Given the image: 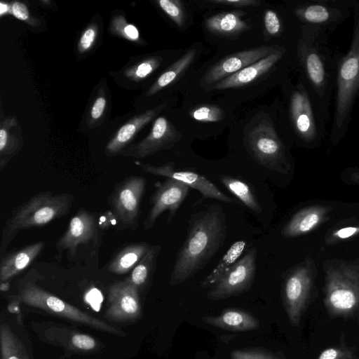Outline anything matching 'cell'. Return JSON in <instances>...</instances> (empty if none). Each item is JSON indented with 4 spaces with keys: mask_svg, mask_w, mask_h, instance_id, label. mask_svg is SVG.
Instances as JSON below:
<instances>
[{
    "mask_svg": "<svg viewBox=\"0 0 359 359\" xmlns=\"http://www.w3.org/2000/svg\"><path fill=\"white\" fill-rule=\"evenodd\" d=\"M189 114L194 119L201 122H217L224 118V111L220 107L210 104L194 108Z\"/></svg>",
    "mask_w": 359,
    "mask_h": 359,
    "instance_id": "obj_33",
    "label": "cell"
},
{
    "mask_svg": "<svg viewBox=\"0 0 359 359\" xmlns=\"http://www.w3.org/2000/svg\"><path fill=\"white\" fill-rule=\"evenodd\" d=\"M210 2L233 6H258L260 1L256 0H210Z\"/></svg>",
    "mask_w": 359,
    "mask_h": 359,
    "instance_id": "obj_41",
    "label": "cell"
},
{
    "mask_svg": "<svg viewBox=\"0 0 359 359\" xmlns=\"http://www.w3.org/2000/svg\"><path fill=\"white\" fill-rule=\"evenodd\" d=\"M31 324L42 341L61 347L69 353H90L101 348L97 339L65 325L49 321H33Z\"/></svg>",
    "mask_w": 359,
    "mask_h": 359,
    "instance_id": "obj_11",
    "label": "cell"
},
{
    "mask_svg": "<svg viewBox=\"0 0 359 359\" xmlns=\"http://www.w3.org/2000/svg\"><path fill=\"white\" fill-rule=\"evenodd\" d=\"M245 144L249 153L260 165L281 173L290 170L286 146L271 120L262 118L253 125L246 135Z\"/></svg>",
    "mask_w": 359,
    "mask_h": 359,
    "instance_id": "obj_8",
    "label": "cell"
},
{
    "mask_svg": "<svg viewBox=\"0 0 359 359\" xmlns=\"http://www.w3.org/2000/svg\"><path fill=\"white\" fill-rule=\"evenodd\" d=\"M106 106V99L102 97H98L94 102L90 115L93 119H98L103 114Z\"/></svg>",
    "mask_w": 359,
    "mask_h": 359,
    "instance_id": "obj_42",
    "label": "cell"
},
{
    "mask_svg": "<svg viewBox=\"0 0 359 359\" xmlns=\"http://www.w3.org/2000/svg\"><path fill=\"white\" fill-rule=\"evenodd\" d=\"M219 179L223 185L249 209L256 213L262 211L257 198L245 182L226 175H219Z\"/></svg>",
    "mask_w": 359,
    "mask_h": 359,
    "instance_id": "obj_30",
    "label": "cell"
},
{
    "mask_svg": "<svg viewBox=\"0 0 359 359\" xmlns=\"http://www.w3.org/2000/svg\"><path fill=\"white\" fill-rule=\"evenodd\" d=\"M161 63L158 57H150L133 68L127 73L128 77L133 80L139 81L143 79L157 69Z\"/></svg>",
    "mask_w": 359,
    "mask_h": 359,
    "instance_id": "obj_36",
    "label": "cell"
},
{
    "mask_svg": "<svg viewBox=\"0 0 359 359\" xmlns=\"http://www.w3.org/2000/svg\"><path fill=\"white\" fill-rule=\"evenodd\" d=\"M145 185L144 178L133 176L119 183L112 192L110 206L114 215L123 224L133 225L137 222Z\"/></svg>",
    "mask_w": 359,
    "mask_h": 359,
    "instance_id": "obj_13",
    "label": "cell"
},
{
    "mask_svg": "<svg viewBox=\"0 0 359 359\" xmlns=\"http://www.w3.org/2000/svg\"><path fill=\"white\" fill-rule=\"evenodd\" d=\"M240 11L222 13L208 18L205 25L210 32L222 35H233L244 31L248 27L241 19Z\"/></svg>",
    "mask_w": 359,
    "mask_h": 359,
    "instance_id": "obj_28",
    "label": "cell"
},
{
    "mask_svg": "<svg viewBox=\"0 0 359 359\" xmlns=\"http://www.w3.org/2000/svg\"><path fill=\"white\" fill-rule=\"evenodd\" d=\"M202 320L211 326L233 332L254 330L259 326L257 318L248 311L237 308L226 309L219 315L205 316Z\"/></svg>",
    "mask_w": 359,
    "mask_h": 359,
    "instance_id": "obj_24",
    "label": "cell"
},
{
    "mask_svg": "<svg viewBox=\"0 0 359 359\" xmlns=\"http://www.w3.org/2000/svg\"><path fill=\"white\" fill-rule=\"evenodd\" d=\"M0 13L1 15H4V13H6L7 11H8V6L6 4H4V3H1L0 4Z\"/></svg>",
    "mask_w": 359,
    "mask_h": 359,
    "instance_id": "obj_46",
    "label": "cell"
},
{
    "mask_svg": "<svg viewBox=\"0 0 359 359\" xmlns=\"http://www.w3.org/2000/svg\"><path fill=\"white\" fill-rule=\"evenodd\" d=\"M324 304L330 315L348 317L359 309V266L338 261L326 267Z\"/></svg>",
    "mask_w": 359,
    "mask_h": 359,
    "instance_id": "obj_5",
    "label": "cell"
},
{
    "mask_svg": "<svg viewBox=\"0 0 359 359\" xmlns=\"http://www.w3.org/2000/svg\"><path fill=\"white\" fill-rule=\"evenodd\" d=\"M17 299L27 306L43 310L52 315L99 331L121 337L126 336V333L121 328L92 316L35 284L29 283L21 286Z\"/></svg>",
    "mask_w": 359,
    "mask_h": 359,
    "instance_id": "obj_7",
    "label": "cell"
},
{
    "mask_svg": "<svg viewBox=\"0 0 359 359\" xmlns=\"http://www.w3.org/2000/svg\"><path fill=\"white\" fill-rule=\"evenodd\" d=\"M160 8L180 27H182L185 20V12L182 1L179 0H159Z\"/></svg>",
    "mask_w": 359,
    "mask_h": 359,
    "instance_id": "obj_34",
    "label": "cell"
},
{
    "mask_svg": "<svg viewBox=\"0 0 359 359\" xmlns=\"http://www.w3.org/2000/svg\"><path fill=\"white\" fill-rule=\"evenodd\" d=\"M353 30L346 53H336V81L334 111L330 131L332 145L339 143L346 134L355 102L359 96V0L353 10Z\"/></svg>",
    "mask_w": 359,
    "mask_h": 359,
    "instance_id": "obj_3",
    "label": "cell"
},
{
    "mask_svg": "<svg viewBox=\"0 0 359 359\" xmlns=\"http://www.w3.org/2000/svg\"><path fill=\"white\" fill-rule=\"evenodd\" d=\"M98 235L97 220L93 213L81 208L69 221L65 233L56 243L60 252L67 251L74 257L81 245L95 241Z\"/></svg>",
    "mask_w": 359,
    "mask_h": 359,
    "instance_id": "obj_18",
    "label": "cell"
},
{
    "mask_svg": "<svg viewBox=\"0 0 359 359\" xmlns=\"http://www.w3.org/2000/svg\"><path fill=\"white\" fill-rule=\"evenodd\" d=\"M97 32L95 27H88L81 36L79 48L81 52L86 51L93 46L96 38Z\"/></svg>",
    "mask_w": 359,
    "mask_h": 359,
    "instance_id": "obj_40",
    "label": "cell"
},
{
    "mask_svg": "<svg viewBox=\"0 0 359 359\" xmlns=\"http://www.w3.org/2000/svg\"><path fill=\"white\" fill-rule=\"evenodd\" d=\"M189 189L190 187L184 183L172 178L159 183L151 197L152 206L144 222V230L151 229L159 215L167 210L169 211L167 222H171Z\"/></svg>",
    "mask_w": 359,
    "mask_h": 359,
    "instance_id": "obj_15",
    "label": "cell"
},
{
    "mask_svg": "<svg viewBox=\"0 0 359 359\" xmlns=\"http://www.w3.org/2000/svg\"><path fill=\"white\" fill-rule=\"evenodd\" d=\"M257 250L252 248L240 259L207 293L210 300L238 295L250 288L256 274Z\"/></svg>",
    "mask_w": 359,
    "mask_h": 359,
    "instance_id": "obj_12",
    "label": "cell"
},
{
    "mask_svg": "<svg viewBox=\"0 0 359 359\" xmlns=\"http://www.w3.org/2000/svg\"><path fill=\"white\" fill-rule=\"evenodd\" d=\"M160 250L161 247L159 245L151 246L144 256L133 268L130 277L126 278L139 290L147 283Z\"/></svg>",
    "mask_w": 359,
    "mask_h": 359,
    "instance_id": "obj_31",
    "label": "cell"
},
{
    "mask_svg": "<svg viewBox=\"0 0 359 359\" xmlns=\"http://www.w3.org/2000/svg\"><path fill=\"white\" fill-rule=\"evenodd\" d=\"M196 54V50L191 49L171 65L149 88L147 95H152L175 81L191 64Z\"/></svg>",
    "mask_w": 359,
    "mask_h": 359,
    "instance_id": "obj_29",
    "label": "cell"
},
{
    "mask_svg": "<svg viewBox=\"0 0 359 359\" xmlns=\"http://www.w3.org/2000/svg\"><path fill=\"white\" fill-rule=\"evenodd\" d=\"M355 353L351 348L341 345L323 350L316 359H356Z\"/></svg>",
    "mask_w": 359,
    "mask_h": 359,
    "instance_id": "obj_38",
    "label": "cell"
},
{
    "mask_svg": "<svg viewBox=\"0 0 359 359\" xmlns=\"http://www.w3.org/2000/svg\"><path fill=\"white\" fill-rule=\"evenodd\" d=\"M359 235V225H348L336 229L325 238L327 244L332 245Z\"/></svg>",
    "mask_w": 359,
    "mask_h": 359,
    "instance_id": "obj_37",
    "label": "cell"
},
{
    "mask_svg": "<svg viewBox=\"0 0 359 359\" xmlns=\"http://www.w3.org/2000/svg\"><path fill=\"white\" fill-rule=\"evenodd\" d=\"M226 230V215L220 206L212 205L192 215L176 255L170 285L180 284L203 269L223 246Z\"/></svg>",
    "mask_w": 359,
    "mask_h": 359,
    "instance_id": "obj_1",
    "label": "cell"
},
{
    "mask_svg": "<svg viewBox=\"0 0 359 359\" xmlns=\"http://www.w3.org/2000/svg\"><path fill=\"white\" fill-rule=\"evenodd\" d=\"M165 107V104H163L149 109L135 116L123 125L114 137L107 144L105 147L106 155L112 156L121 154L135 135L155 118Z\"/></svg>",
    "mask_w": 359,
    "mask_h": 359,
    "instance_id": "obj_22",
    "label": "cell"
},
{
    "mask_svg": "<svg viewBox=\"0 0 359 359\" xmlns=\"http://www.w3.org/2000/svg\"><path fill=\"white\" fill-rule=\"evenodd\" d=\"M289 116L295 137L304 146H318L326 133L327 118L300 76L289 93Z\"/></svg>",
    "mask_w": 359,
    "mask_h": 359,
    "instance_id": "obj_6",
    "label": "cell"
},
{
    "mask_svg": "<svg viewBox=\"0 0 359 359\" xmlns=\"http://www.w3.org/2000/svg\"><path fill=\"white\" fill-rule=\"evenodd\" d=\"M317 270L308 258L287 276L283 288V302L290 323L298 326L307 307L314 286Z\"/></svg>",
    "mask_w": 359,
    "mask_h": 359,
    "instance_id": "obj_10",
    "label": "cell"
},
{
    "mask_svg": "<svg viewBox=\"0 0 359 359\" xmlns=\"http://www.w3.org/2000/svg\"><path fill=\"white\" fill-rule=\"evenodd\" d=\"M108 299L109 305L104 314L108 320L127 323L141 317L139 289L127 279L110 286Z\"/></svg>",
    "mask_w": 359,
    "mask_h": 359,
    "instance_id": "obj_14",
    "label": "cell"
},
{
    "mask_svg": "<svg viewBox=\"0 0 359 359\" xmlns=\"http://www.w3.org/2000/svg\"><path fill=\"white\" fill-rule=\"evenodd\" d=\"M358 0H304L291 8L300 26L316 27L327 33L335 30L353 14Z\"/></svg>",
    "mask_w": 359,
    "mask_h": 359,
    "instance_id": "obj_9",
    "label": "cell"
},
{
    "mask_svg": "<svg viewBox=\"0 0 359 359\" xmlns=\"http://www.w3.org/2000/svg\"><path fill=\"white\" fill-rule=\"evenodd\" d=\"M349 182L359 184V170L354 169L353 171H348Z\"/></svg>",
    "mask_w": 359,
    "mask_h": 359,
    "instance_id": "obj_45",
    "label": "cell"
},
{
    "mask_svg": "<svg viewBox=\"0 0 359 359\" xmlns=\"http://www.w3.org/2000/svg\"><path fill=\"white\" fill-rule=\"evenodd\" d=\"M288 51L287 47L278 46L268 56L217 82L212 86V89L224 90L250 83L284 59Z\"/></svg>",
    "mask_w": 359,
    "mask_h": 359,
    "instance_id": "obj_20",
    "label": "cell"
},
{
    "mask_svg": "<svg viewBox=\"0 0 359 359\" xmlns=\"http://www.w3.org/2000/svg\"><path fill=\"white\" fill-rule=\"evenodd\" d=\"M264 21L265 29L271 36H279L283 32V22L279 15L274 11H266Z\"/></svg>",
    "mask_w": 359,
    "mask_h": 359,
    "instance_id": "obj_39",
    "label": "cell"
},
{
    "mask_svg": "<svg viewBox=\"0 0 359 359\" xmlns=\"http://www.w3.org/2000/svg\"><path fill=\"white\" fill-rule=\"evenodd\" d=\"M231 359H282L276 353L259 348H250L232 351Z\"/></svg>",
    "mask_w": 359,
    "mask_h": 359,
    "instance_id": "obj_35",
    "label": "cell"
},
{
    "mask_svg": "<svg viewBox=\"0 0 359 359\" xmlns=\"http://www.w3.org/2000/svg\"><path fill=\"white\" fill-rule=\"evenodd\" d=\"M136 164L144 172L172 178L184 183L190 188L198 191L203 198H213L227 203L235 202L232 198L224 194L205 176L189 170H175L174 163L172 162L161 165H154L140 162H136Z\"/></svg>",
    "mask_w": 359,
    "mask_h": 359,
    "instance_id": "obj_17",
    "label": "cell"
},
{
    "mask_svg": "<svg viewBox=\"0 0 359 359\" xmlns=\"http://www.w3.org/2000/svg\"><path fill=\"white\" fill-rule=\"evenodd\" d=\"M74 202L70 194L53 195L50 191L36 194L15 209L6 222L1 243V255L22 230L41 227L67 215Z\"/></svg>",
    "mask_w": 359,
    "mask_h": 359,
    "instance_id": "obj_4",
    "label": "cell"
},
{
    "mask_svg": "<svg viewBox=\"0 0 359 359\" xmlns=\"http://www.w3.org/2000/svg\"><path fill=\"white\" fill-rule=\"evenodd\" d=\"M151 246L147 243H133L123 248L112 259L108 269L115 274L128 273L137 265Z\"/></svg>",
    "mask_w": 359,
    "mask_h": 359,
    "instance_id": "obj_25",
    "label": "cell"
},
{
    "mask_svg": "<svg viewBox=\"0 0 359 359\" xmlns=\"http://www.w3.org/2000/svg\"><path fill=\"white\" fill-rule=\"evenodd\" d=\"M182 138V134L165 117H158L149 134L142 141L126 147L121 154L144 158L158 151L169 149Z\"/></svg>",
    "mask_w": 359,
    "mask_h": 359,
    "instance_id": "obj_16",
    "label": "cell"
},
{
    "mask_svg": "<svg viewBox=\"0 0 359 359\" xmlns=\"http://www.w3.org/2000/svg\"><path fill=\"white\" fill-rule=\"evenodd\" d=\"M11 12L18 19L26 20L29 18V11L27 6L21 2H14L11 6Z\"/></svg>",
    "mask_w": 359,
    "mask_h": 359,
    "instance_id": "obj_43",
    "label": "cell"
},
{
    "mask_svg": "<svg viewBox=\"0 0 359 359\" xmlns=\"http://www.w3.org/2000/svg\"><path fill=\"white\" fill-rule=\"evenodd\" d=\"M278 46H264L237 52L212 65L201 79L203 86L215 85L224 79L268 56Z\"/></svg>",
    "mask_w": 359,
    "mask_h": 359,
    "instance_id": "obj_19",
    "label": "cell"
},
{
    "mask_svg": "<svg viewBox=\"0 0 359 359\" xmlns=\"http://www.w3.org/2000/svg\"><path fill=\"white\" fill-rule=\"evenodd\" d=\"M330 208L313 205L297 212L283 227L284 237L292 238L311 232L327 218Z\"/></svg>",
    "mask_w": 359,
    "mask_h": 359,
    "instance_id": "obj_21",
    "label": "cell"
},
{
    "mask_svg": "<svg viewBox=\"0 0 359 359\" xmlns=\"http://www.w3.org/2000/svg\"><path fill=\"white\" fill-rule=\"evenodd\" d=\"M246 243L238 241L233 243L220 259L212 271L200 283L201 288L211 287L238 261Z\"/></svg>",
    "mask_w": 359,
    "mask_h": 359,
    "instance_id": "obj_27",
    "label": "cell"
},
{
    "mask_svg": "<svg viewBox=\"0 0 359 359\" xmlns=\"http://www.w3.org/2000/svg\"><path fill=\"white\" fill-rule=\"evenodd\" d=\"M2 359H33L22 339L6 323L0 325Z\"/></svg>",
    "mask_w": 359,
    "mask_h": 359,
    "instance_id": "obj_26",
    "label": "cell"
},
{
    "mask_svg": "<svg viewBox=\"0 0 359 359\" xmlns=\"http://www.w3.org/2000/svg\"><path fill=\"white\" fill-rule=\"evenodd\" d=\"M44 246V242H36L3 255L0 263L1 283L14 278L25 270L40 254Z\"/></svg>",
    "mask_w": 359,
    "mask_h": 359,
    "instance_id": "obj_23",
    "label": "cell"
},
{
    "mask_svg": "<svg viewBox=\"0 0 359 359\" xmlns=\"http://www.w3.org/2000/svg\"><path fill=\"white\" fill-rule=\"evenodd\" d=\"M123 33L125 37L132 41L137 40L140 36L137 27L130 24H126L123 27Z\"/></svg>",
    "mask_w": 359,
    "mask_h": 359,
    "instance_id": "obj_44",
    "label": "cell"
},
{
    "mask_svg": "<svg viewBox=\"0 0 359 359\" xmlns=\"http://www.w3.org/2000/svg\"><path fill=\"white\" fill-rule=\"evenodd\" d=\"M301 77L323 115L328 118L336 81L337 55L330 45L329 33L302 26L296 51Z\"/></svg>",
    "mask_w": 359,
    "mask_h": 359,
    "instance_id": "obj_2",
    "label": "cell"
},
{
    "mask_svg": "<svg viewBox=\"0 0 359 359\" xmlns=\"http://www.w3.org/2000/svg\"><path fill=\"white\" fill-rule=\"evenodd\" d=\"M10 119L1 123L0 130V170L8 163L20 148L19 141L8 132Z\"/></svg>",
    "mask_w": 359,
    "mask_h": 359,
    "instance_id": "obj_32",
    "label": "cell"
}]
</instances>
